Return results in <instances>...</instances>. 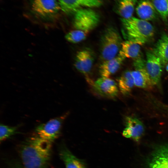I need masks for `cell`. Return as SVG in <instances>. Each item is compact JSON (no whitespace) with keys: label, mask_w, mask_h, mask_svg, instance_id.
<instances>
[{"label":"cell","mask_w":168,"mask_h":168,"mask_svg":"<svg viewBox=\"0 0 168 168\" xmlns=\"http://www.w3.org/2000/svg\"><path fill=\"white\" fill-rule=\"evenodd\" d=\"M17 128L16 126H11L1 124L0 125V141H3L14 134Z\"/></svg>","instance_id":"obj_22"},{"label":"cell","mask_w":168,"mask_h":168,"mask_svg":"<svg viewBox=\"0 0 168 168\" xmlns=\"http://www.w3.org/2000/svg\"><path fill=\"white\" fill-rule=\"evenodd\" d=\"M125 121L126 127L123 131V136L136 142L139 141L144 131L142 123L138 119L131 116L126 117Z\"/></svg>","instance_id":"obj_11"},{"label":"cell","mask_w":168,"mask_h":168,"mask_svg":"<svg viewBox=\"0 0 168 168\" xmlns=\"http://www.w3.org/2000/svg\"><path fill=\"white\" fill-rule=\"evenodd\" d=\"M137 0H119L115 11L122 18L128 19L132 17Z\"/></svg>","instance_id":"obj_19"},{"label":"cell","mask_w":168,"mask_h":168,"mask_svg":"<svg viewBox=\"0 0 168 168\" xmlns=\"http://www.w3.org/2000/svg\"><path fill=\"white\" fill-rule=\"evenodd\" d=\"M31 8L36 13L43 16L54 14L61 9L56 0H33Z\"/></svg>","instance_id":"obj_13"},{"label":"cell","mask_w":168,"mask_h":168,"mask_svg":"<svg viewBox=\"0 0 168 168\" xmlns=\"http://www.w3.org/2000/svg\"><path fill=\"white\" fill-rule=\"evenodd\" d=\"M91 8H80L73 13L74 30L87 35L97 26L100 20L99 15Z\"/></svg>","instance_id":"obj_4"},{"label":"cell","mask_w":168,"mask_h":168,"mask_svg":"<svg viewBox=\"0 0 168 168\" xmlns=\"http://www.w3.org/2000/svg\"><path fill=\"white\" fill-rule=\"evenodd\" d=\"M61 10L68 14H73L77 10L83 8L98 7L102 0H58Z\"/></svg>","instance_id":"obj_9"},{"label":"cell","mask_w":168,"mask_h":168,"mask_svg":"<svg viewBox=\"0 0 168 168\" xmlns=\"http://www.w3.org/2000/svg\"><path fill=\"white\" fill-rule=\"evenodd\" d=\"M156 10L149 0H141L138 3L136 12L138 17L142 20L152 21L156 18Z\"/></svg>","instance_id":"obj_15"},{"label":"cell","mask_w":168,"mask_h":168,"mask_svg":"<svg viewBox=\"0 0 168 168\" xmlns=\"http://www.w3.org/2000/svg\"><path fill=\"white\" fill-rule=\"evenodd\" d=\"M122 42L121 36L116 29L112 26L106 29L100 39L101 58L104 61L117 56L120 51Z\"/></svg>","instance_id":"obj_3"},{"label":"cell","mask_w":168,"mask_h":168,"mask_svg":"<svg viewBox=\"0 0 168 168\" xmlns=\"http://www.w3.org/2000/svg\"><path fill=\"white\" fill-rule=\"evenodd\" d=\"M125 58L119 54L115 58L104 61L99 67L101 77H109L119 69Z\"/></svg>","instance_id":"obj_14"},{"label":"cell","mask_w":168,"mask_h":168,"mask_svg":"<svg viewBox=\"0 0 168 168\" xmlns=\"http://www.w3.org/2000/svg\"><path fill=\"white\" fill-rule=\"evenodd\" d=\"M52 143L35 135L21 146L20 154L23 168H47L51 156Z\"/></svg>","instance_id":"obj_1"},{"label":"cell","mask_w":168,"mask_h":168,"mask_svg":"<svg viewBox=\"0 0 168 168\" xmlns=\"http://www.w3.org/2000/svg\"><path fill=\"white\" fill-rule=\"evenodd\" d=\"M119 54L125 58H131L135 59L141 57L142 56L140 45L129 40L123 41Z\"/></svg>","instance_id":"obj_17"},{"label":"cell","mask_w":168,"mask_h":168,"mask_svg":"<svg viewBox=\"0 0 168 168\" xmlns=\"http://www.w3.org/2000/svg\"><path fill=\"white\" fill-rule=\"evenodd\" d=\"M154 5L162 19L167 21L168 0H149Z\"/></svg>","instance_id":"obj_21"},{"label":"cell","mask_w":168,"mask_h":168,"mask_svg":"<svg viewBox=\"0 0 168 168\" xmlns=\"http://www.w3.org/2000/svg\"><path fill=\"white\" fill-rule=\"evenodd\" d=\"M133 65L135 70L131 73L135 85L142 88H152L154 85L147 72L146 60L141 56L134 59Z\"/></svg>","instance_id":"obj_6"},{"label":"cell","mask_w":168,"mask_h":168,"mask_svg":"<svg viewBox=\"0 0 168 168\" xmlns=\"http://www.w3.org/2000/svg\"><path fill=\"white\" fill-rule=\"evenodd\" d=\"M166 71L168 72V63H167L166 66Z\"/></svg>","instance_id":"obj_25"},{"label":"cell","mask_w":168,"mask_h":168,"mask_svg":"<svg viewBox=\"0 0 168 168\" xmlns=\"http://www.w3.org/2000/svg\"><path fill=\"white\" fill-rule=\"evenodd\" d=\"M118 86L122 93L124 95L129 94L134 85L131 71L124 72L118 80Z\"/></svg>","instance_id":"obj_20"},{"label":"cell","mask_w":168,"mask_h":168,"mask_svg":"<svg viewBox=\"0 0 168 168\" xmlns=\"http://www.w3.org/2000/svg\"><path fill=\"white\" fill-rule=\"evenodd\" d=\"M93 85L95 90L102 96L113 98L118 94V89L116 82L109 77H101Z\"/></svg>","instance_id":"obj_10"},{"label":"cell","mask_w":168,"mask_h":168,"mask_svg":"<svg viewBox=\"0 0 168 168\" xmlns=\"http://www.w3.org/2000/svg\"><path fill=\"white\" fill-rule=\"evenodd\" d=\"M122 33L126 40L142 45L150 41L155 33L153 26L147 21L132 17L121 18Z\"/></svg>","instance_id":"obj_2"},{"label":"cell","mask_w":168,"mask_h":168,"mask_svg":"<svg viewBox=\"0 0 168 168\" xmlns=\"http://www.w3.org/2000/svg\"><path fill=\"white\" fill-rule=\"evenodd\" d=\"M147 168H168V144L157 146L152 153Z\"/></svg>","instance_id":"obj_12"},{"label":"cell","mask_w":168,"mask_h":168,"mask_svg":"<svg viewBox=\"0 0 168 168\" xmlns=\"http://www.w3.org/2000/svg\"><path fill=\"white\" fill-rule=\"evenodd\" d=\"M59 155L66 168H86L84 162L75 156L64 145L60 147Z\"/></svg>","instance_id":"obj_16"},{"label":"cell","mask_w":168,"mask_h":168,"mask_svg":"<svg viewBox=\"0 0 168 168\" xmlns=\"http://www.w3.org/2000/svg\"><path fill=\"white\" fill-rule=\"evenodd\" d=\"M66 115L51 119L38 126L35 129V135L52 143L60 135Z\"/></svg>","instance_id":"obj_5"},{"label":"cell","mask_w":168,"mask_h":168,"mask_svg":"<svg viewBox=\"0 0 168 168\" xmlns=\"http://www.w3.org/2000/svg\"><path fill=\"white\" fill-rule=\"evenodd\" d=\"M9 168H22V167L19 164L15 163L12 165Z\"/></svg>","instance_id":"obj_24"},{"label":"cell","mask_w":168,"mask_h":168,"mask_svg":"<svg viewBox=\"0 0 168 168\" xmlns=\"http://www.w3.org/2000/svg\"><path fill=\"white\" fill-rule=\"evenodd\" d=\"M167 13H168V7H167Z\"/></svg>","instance_id":"obj_26"},{"label":"cell","mask_w":168,"mask_h":168,"mask_svg":"<svg viewBox=\"0 0 168 168\" xmlns=\"http://www.w3.org/2000/svg\"><path fill=\"white\" fill-rule=\"evenodd\" d=\"M160 58L163 66L168 63V36L162 34L152 50Z\"/></svg>","instance_id":"obj_18"},{"label":"cell","mask_w":168,"mask_h":168,"mask_svg":"<svg viewBox=\"0 0 168 168\" xmlns=\"http://www.w3.org/2000/svg\"><path fill=\"white\" fill-rule=\"evenodd\" d=\"M146 57V67L148 73L154 85L156 86L161 90V77L163 66L161 61L152 50L147 51Z\"/></svg>","instance_id":"obj_7"},{"label":"cell","mask_w":168,"mask_h":168,"mask_svg":"<svg viewBox=\"0 0 168 168\" xmlns=\"http://www.w3.org/2000/svg\"><path fill=\"white\" fill-rule=\"evenodd\" d=\"M95 59V54L90 49L86 48L77 53L75 60L76 69L87 75L91 70Z\"/></svg>","instance_id":"obj_8"},{"label":"cell","mask_w":168,"mask_h":168,"mask_svg":"<svg viewBox=\"0 0 168 168\" xmlns=\"http://www.w3.org/2000/svg\"><path fill=\"white\" fill-rule=\"evenodd\" d=\"M87 35L74 30L68 33L65 35L66 39L73 43L80 42L85 40Z\"/></svg>","instance_id":"obj_23"}]
</instances>
